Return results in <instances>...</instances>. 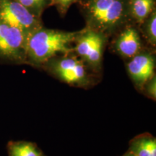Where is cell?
<instances>
[{
	"label": "cell",
	"instance_id": "cell-14",
	"mask_svg": "<svg viewBox=\"0 0 156 156\" xmlns=\"http://www.w3.org/2000/svg\"><path fill=\"white\" fill-rule=\"evenodd\" d=\"M80 0H50V6L55 7L59 15L64 17L72 5L79 2Z\"/></svg>",
	"mask_w": 156,
	"mask_h": 156
},
{
	"label": "cell",
	"instance_id": "cell-15",
	"mask_svg": "<svg viewBox=\"0 0 156 156\" xmlns=\"http://www.w3.org/2000/svg\"><path fill=\"white\" fill-rule=\"evenodd\" d=\"M145 85H147V93L148 95H150L153 99H155L156 96V81L155 77L153 76V77L145 84Z\"/></svg>",
	"mask_w": 156,
	"mask_h": 156
},
{
	"label": "cell",
	"instance_id": "cell-16",
	"mask_svg": "<svg viewBox=\"0 0 156 156\" xmlns=\"http://www.w3.org/2000/svg\"><path fill=\"white\" fill-rule=\"evenodd\" d=\"M124 156H135L134 155V154H132L131 152H129V153H127L125 155H124Z\"/></svg>",
	"mask_w": 156,
	"mask_h": 156
},
{
	"label": "cell",
	"instance_id": "cell-12",
	"mask_svg": "<svg viewBox=\"0 0 156 156\" xmlns=\"http://www.w3.org/2000/svg\"><path fill=\"white\" fill-rule=\"evenodd\" d=\"M9 156H43L34 144L27 142H12L8 147Z\"/></svg>",
	"mask_w": 156,
	"mask_h": 156
},
{
	"label": "cell",
	"instance_id": "cell-5",
	"mask_svg": "<svg viewBox=\"0 0 156 156\" xmlns=\"http://www.w3.org/2000/svg\"><path fill=\"white\" fill-rule=\"evenodd\" d=\"M0 19L28 36L44 26L42 20L29 12L16 0H0Z\"/></svg>",
	"mask_w": 156,
	"mask_h": 156
},
{
	"label": "cell",
	"instance_id": "cell-4",
	"mask_svg": "<svg viewBox=\"0 0 156 156\" xmlns=\"http://www.w3.org/2000/svg\"><path fill=\"white\" fill-rule=\"evenodd\" d=\"M27 36L0 19V61L22 64L26 60Z\"/></svg>",
	"mask_w": 156,
	"mask_h": 156
},
{
	"label": "cell",
	"instance_id": "cell-9",
	"mask_svg": "<svg viewBox=\"0 0 156 156\" xmlns=\"http://www.w3.org/2000/svg\"><path fill=\"white\" fill-rule=\"evenodd\" d=\"M156 9V0H128V14L130 20L140 25Z\"/></svg>",
	"mask_w": 156,
	"mask_h": 156
},
{
	"label": "cell",
	"instance_id": "cell-3",
	"mask_svg": "<svg viewBox=\"0 0 156 156\" xmlns=\"http://www.w3.org/2000/svg\"><path fill=\"white\" fill-rule=\"evenodd\" d=\"M108 36L85 26L78 34L73 44V52L90 67L97 69L101 65Z\"/></svg>",
	"mask_w": 156,
	"mask_h": 156
},
{
	"label": "cell",
	"instance_id": "cell-7",
	"mask_svg": "<svg viewBox=\"0 0 156 156\" xmlns=\"http://www.w3.org/2000/svg\"><path fill=\"white\" fill-rule=\"evenodd\" d=\"M112 48L119 55L131 58L143 49L141 34L137 25L130 23L116 33Z\"/></svg>",
	"mask_w": 156,
	"mask_h": 156
},
{
	"label": "cell",
	"instance_id": "cell-13",
	"mask_svg": "<svg viewBox=\"0 0 156 156\" xmlns=\"http://www.w3.org/2000/svg\"><path fill=\"white\" fill-rule=\"evenodd\" d=\"M35 16L41 19L43 13L50 6V0H16Z\"/></svg>",
	"mask_w": 156,
	"mask_h": 156
},
{
	"label": "cell",
	"instance_id": "cell-11",
	"mask_svg": "<svg viewBox=\"0 0 156 156\" xmlns=\"http://www.w3.org/2000/svg\"><path fill=\"white\" fill-rule=\"evenodd\" d=\"M140 34L152 47L156 46V9L146 18L141 25H137Z\"/></svg>",
	"mask_w": 156,
	"mask_h": 156
},
{
	"label": "cell",
	"instance_id": "cell-2",
	"mask_svg": "<svg viewBox=\"0 0 156 156\" xmlns=\"http://www.w3.org/2000/svg\"><path fill=\"white\" fill-rule=\"evenodd\" d=\"M78 31L69 32L44 26L29 35L26 41L25 64L39 66L52 58L73 53Z\"/></svg>",
	"mask_w": 156,
	"mask_h": 156
},
{
	"label": "cell",
	"instance_id": "cell-6",
	"mask_svg": "<svg viewBox=\"0 0 156 156\" xmlns=\"http://www.w3.org/2000/svg\"><path fill=\"white\" fill-rule=\"evenodd\" d=\"M45 64H48L54 74L65 83L79 84L86 80L85 64L74 52L55 56Z\"/></svg>",
	"mask_w": 156,
	"mask_h": 156
},
{
	"label": "cell",
	"instance_id": "cell-8",
	"mask_svg": "<svg viewBox=\"0 0 156 156\" xmlns=\"http://www.w3.org/2000/svg\"><path fill=\"white\" fill-rule=\"evenodd\" d=\"M129 59L126 67L132 80L138 86H145L155 73V56L149 51L142 49Z\"/></svg>",
	"mask_w": 156,
	"mask_h": 156
},
{
	"label": "cell",
	"instance_id": "cell-1",
	"mask_svg": "<svg viewBox=\"0 0 156 156\" xmlns=\"http://www.w3.org/2000/svg\"><path fill=\"white\" fill-rule=\"evenodd\" d=\"M77 5L85 26L108 36L132 23L128 0H80Z\"/></svg>",
	"mask_w": 156,
	"mask_h": 156
},
{
	"label": "cell",
	"instance_id": "cell-10",
	"mask_svg": "<svg viewBox=\"0 0 156 156\" xmlns=\"http://www.w3.org/2000/svg\"><path fill=\"white\" fill-rule=\"evenodd\" d=\"M130 152L135 156H156V141L151 136H143L134 140Z\"/></svg>",
	"mask_w": 156,
	"mask_h": 156
}]
</instances>
